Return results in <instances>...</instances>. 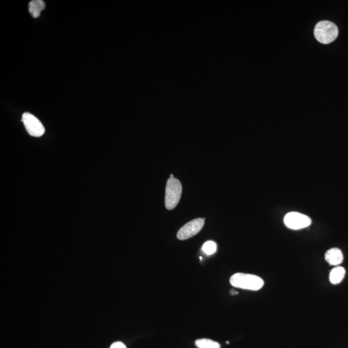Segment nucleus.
Instances as JSON below:
<instances>
[{
	"label": "nucleus",
	"mask_w": 348,
	"mask_h": 348,
	"mask_svg": "<svg viewBox=\"0 0 348 348\" xmlns=\"http://www.w3.org/2000/svg\"><path fill=\"white\" fill-rule=\"evenodd\" d=\"M232 286L243 290L257 291L263 287L264 282L262 278L255 275L237 273L230 279Z\"/></svg>",
	"instance_id": "nucleus-1"
},
{
	"label": "nucleus",
	"mask_w": 348,
	"mask_h": 348,
	"mask_svg": "<svg viewBox=\"0 0 348 348\" xmlns=\"http://www.w3.org/2000/svg\"><path fill=\"white\" fill-rule=\"evenodd\" d=\"M315 38L323 44H329L335 41L339 35L336 25L329 21L320 22L314 29Z\"/></svg>",
	"instance_id": "nucleus-2"
},
{
	"label": "nucleus",
	"mask_w": 348,
	"mask_h": 348,
	"mask_svg": "<svg viewBox=\"0 0 348 348\" xmlns=\"http://www.w3.org/2000/svg\"><path fill=\"white\" fill-rule=\"evenodd\" d=\"M182 185L176 178L168 179L166 193H165V207L167 209L172 210L176 207L181 199Z\"/></svg>",
	"instance_id": "nucleus-3"
},
{
	"label": "nucleus",
	"mask_w": 348,
	"mask_h": 348,
	"mask_svg": "<svg viewBox=\"0 0 348 348\" xmlns=\"http://www.w3.org/2000/svg\"><path fill=\"white\" fill-rule=\"evenodd\" d=\"M284 222L289 229L297 230L309 227L312 220L307 215L300 213L290 212L284 217Z\"/></svg>",
	"instance_id": "nucleus-4"
},
{
	"label": "nucleus",
	"mask_w": 348,
	"mask_h": 348,
	"mask_svg": "<svg viewBox=\"0 0 348 348\" xmlns=\"http://www.w3.org/2000/svg\"><path fill=\"white\" fill-rule=\"evenodd\" d=\"M204 224V219H195L185 224L177 232V239L183 241L190 239L201 231Z\"/></svg>",
	"instance_id": "nucleus-5"
},
{
	"label": "nucleus",
	"mask_w": 348,
	"mask_h": 348,
	"mask_svg": "<svg viewBox=\"0 0 348 348\" xmlns=\"http://www.w3.org/2000/svg\"><path fill=\"white\" fill-rule=\"evenodd\" d=\"M22 122H24L27 132L31 136L40 137L45 133L44 125L33 115L26 112L22 116Z\"/></svg>",
	"instance_id": "nucleus-6"
},
{
	"label": "nucleus",
	"mask_w": 348,
	"mask_h": 348,
	"mask_svg": "<svg viewBox=\"0 0 348 348\" xmlns=\"http://www.w3.org/2000/svg\"><path fill=\"white\" fill-rule=\"evenodd\" d=\"M325 259L332 266H338L343 262L344 256L341 250L337 248H334L325 253Z\"/></svg>",
	"instance_id": "nucleus-7"
},
{
	"label": "nucleus",
	"mask_w": 348,
	"mask_h": 348,
	"mask_svg": "<svg viewBox=\"0 0 348 348\" xmlns=\"http://www.w3.org/2000/svg\"><path fill=\"white\" fill-rule=\"evenodd\" d=\"M46 8V4L42 0H33L30 2L29 5V11L30 14L34 18H37L40 16L41 12Z\"/></svg>",
	"instance_id": "nucleus-8"
},
{
	"label": "nucleus",
	"mask_w": 348,
	"mask_h": 348,
	"mask_svg": "<svg viewBox=\"0 0 348 348\" xmlns=\"http://www.w3.org/2000/svg\"><path fill=\"white\" fill-rule=\"evenodd\" d=\"M345 270L342 267H337L332 269L330 274V281L332 284L340 283L344 279Z\"/></svg>",
	"instance_id": "nucleus-9"
},
{
	"label": "nucleus",
	"mask_w": 348,
	"mask_h": 348,
	"mask_svg": "<svg viewBox=\"0 0 348 348\" xmlns=\"http://www.w3.org/2000/svg\"><path fill=\"white\" fill-rule=\"evenodd\" d=\"M195 344L198 348H221L218 342L207 339H197Z\"/></svg>",
	"instance_id": "nucleus-10"
},
{
	"label": "nucleus",
	"mask_w": 348,
	"mask_h": 348,
	"mask_svg": "<svg viewBox=\"0 0 348 348\" xmlns=\"http://www.w3.org/2000/svg\"><path fill=\"white\" fill-rule=\"evenodd\" d=\"M202 250L208 255L214 254L217 250L216 243L214 241H207L202 246Z\"/></svg>",
	"instance_id": "nucleus-11"
},
{
	"label": "nucleus",
	"mask_w": 348,
	"mask_h": 348,
	"mask_svg": "<svg viewBox=\"0 0 348 348\" xmlns=\"http://www.w3.org/2000/svg\"><path fill=\"white\" fill-rule=\"evenodd\" d=\"M110 348H127V347L124 343L121 342H116L113 343Z\"/></svg>",
	"instance_id": "nucleus-12"
},
{
	"label": "nucleus",
	"mask_w": 348,
	"mask_h": 348,
	"mask_svg": "<svg viewBox=\"0 0 348 348\" xmlns=\"http://www.w3.org/2000/svg\"><path fill=\"white\" fill-rule=\"evenodd\" d=\"M173 177H174V176L172 174L170 175V178H173Z\"/></svg>",
	"instance_id": "nucleus-13"
}]
</instances>
